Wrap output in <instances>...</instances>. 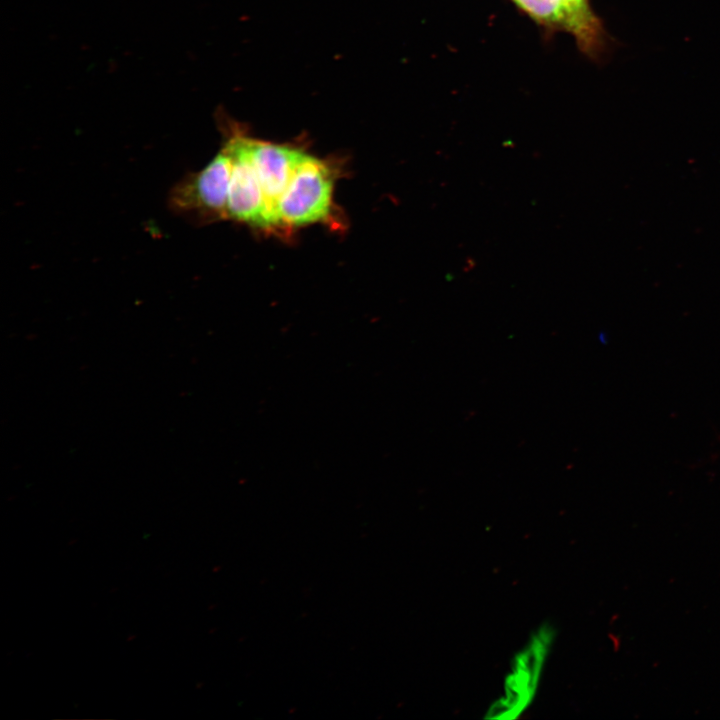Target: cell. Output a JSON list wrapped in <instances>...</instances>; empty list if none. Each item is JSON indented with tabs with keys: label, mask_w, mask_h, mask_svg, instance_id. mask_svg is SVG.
Returning <instances> with one entry per match:
<instances>
[{
	"label": "cell",
	"mask_w": 720,
	"mask_h": 720,
	"mask_svg": "<svg viewBox=\"0 0 720 720\" xmlns=\"http://www.w3.org/2000/svg\"><path fill=\"white\" fill-rule=\"evenodd\" d=\"M248 145L265 197L267 228L279 226L278 204L303 152L250 137Z\"/></svg>",
	"instance_id": "5b68a950"
},
{
	"label": "cell",
	"mask_w": 720,
	"mask_h": 720,
	"mask_svg": "<svg viewBox=\"0 0 720 720\" xmlns=\"http://www.w3.org/2000/svg\"><path fill=\"white\" fill-rule=\"evenodd\" d=\"M225 145L232 156L227 217L267 228L263 189L251 159L248 136L238 126H225Z\"/></svg>",
	"instance_id": "277c9868"
},
{
	"label": "cell",
	"mask_w": 720,
	"mask_h": 720,
	"mask_svg": "<svg viewBox=\"0 0 720 720\" xmlns=\"http://www.w3.org/2000/svg\"><path fill=\"white\" fill-rule=\"evenodd\" d=\"M232 156L224 144L202 170L178 181L168 195V206L175 214L194 222L227 217Z\"/></svg>",
	"instance_id": "7a4b0ae2"
},
{
	"label": "cell",
	"mask_w": 720,
	"mask_h": 720,
	"mask_svg": "<svg viewBox=\"0 0 720 720\" xmlns=\"http://www.w3.org/2000/svg\"><path fill=\"white\" fill-rule=\"evenodd\" d=\"M557 640V629L538 625L512 655L498 695L485 710L489 720H517L535 703Z\"/></svg>",
	"instance_id": "6da1fadb"
},
{
	"label": "cell",
	"mask_w": 720,
	"mask_h": 720,
	"mask_svg": "<svg viewBox=\"0 0 720 720\" xmlns=\"http://www.w3.org/2000/svg\"><path fill=\"white\" fill-rule=\"evenodd\" d=\"M334 179L327 161L303 152L278 204L279 226H302L327 219L332 209Z\"/></svg>",
	"instance_id": "3957f363"
},
{
	"label": "cell",
	"mask_w": 720,
	"mask_h": 720,
	"mask_svg": "<svg viewBox=\"0 0 720 720\" xmlns=\"http://www.w3.org/2000/svg\"><path fill=\"white\" fill-rule=\"evenodd\" d=\"M535 18L566 27V14L561 0H514Z\"/></svg>",
	"instance_id": "52a82bcc"
},
{
	"label": "cell",
	"mask_w": 720,
	"mask_h": 720,
	"mask_svg": "<svg viewBox=\"0 0 720 720\" xmlns=\"http://www.w3.org/2000/svg\"><path fill=\"white\" fill-rule=\"evenodd\" d=\"M561 1L566 14V28L575 35L585 52L597 55L605 45V32L588 0Z\"/></svg>",
	"instance_id": "8992f818"
}]
</instances>
